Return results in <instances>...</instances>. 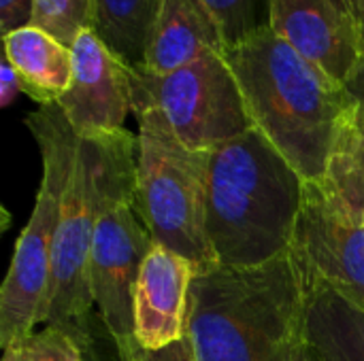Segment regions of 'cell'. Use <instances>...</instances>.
<instances>
[{"mask_svg":"<svg viewBox=\"0 0 364 361\" xmlns=\"http://www.w3.org/2000/svg\"><path fill=\"white\" fill-rule=\"evenodd\" d=\"M198 274L196 266L168 247L154 243L134 289V340L143 349H162L188 330L190 289Z\"/></svg>","mask_w":364,"mask_h":361,"instance_id":"7c38bea8","label":"cell"},{"mask_svg":"<svg viewBox=\"0 0 364 361\" xmlns=\"http://www.w3.org/2000/svg\"><path fill=\"white\" fill-rule=\"evenodd\" d=\"M158 111L175 136L194 151H211L254 128L239 81L222 51L192 64L151 74L132 68V113Z\"/></svg>","mask_w":364,"mask_h":361,"instance_id":"52a82bcc","label":"cell"},{"mask_svg":"<svg viewBox=\"0 0 364 361\" xmlns=\"http://www.w3.org/2000/svg\"><path fill=\"white\" fill-rule=\"evenodd\" d=\"M85 361H98V357H96V353H94V351L85 349Z\"/></svg>","mask_w":364,"mask_h":361,"instance_id":"d4e9b609","label":"cell"},{"mask_svg":"<svg viewBox=\"0 0 364 361\" xmlns=\"http://www.w3.org/2000/svg\"><path fill=\"white\" fill-rule=\"evenodd\" d=\"M34 0H0V30L2 36L32 26Z\"/></svg>","mask_w":364,"mask_h":361,"instance_id":"44dd1931","label":"cell"},{"mask_svg":"<svg viewBox=\"0 0 364 361\" xmlns=\"http://www.w3.org/2000/svg\"><path fill=\"white\" fill-rule=\"evenodd\" d=\"M350 2H352V6H356V4H360L363 0H350Z\"/></svg>","mask_w":364,"mask_h":361,"instance_id":"484cf974","label":"cell"},{"mask_svg":"<svg viewBox=\"0 0 364 361\" xmlns=\"http://www.w3.org/2000/svg\"><path fill=\"white\" fill-rule=\"evenodd\" d=\"M305 185L256 128L211 149L205 226L218 266L256 268L286 253Z\"/></svg>","mask_w":364,"mask_h":361,"instance_id":"7a4b0ae2","label":"cell"},{"mask_svg":"<svg viewBox=\"0 0 364 361\" xmlns=\"http://www.w3.org/2000/svg\"><path fill=\"white\" fill-rule=\"evenodd\" d=\"M215 15L226 51L241 45L250 36L271 28V4L273 0H203Z\"/></svg>","mask_w":364,"mask_h":361,"instance_id":"ac0fdd59","label":"cell"},{"mask_svg":"<svg viewBox=\"0 0 364 361\" xmlns=\"http://www.w3.org/2000/svg\"><path fill=\"white\" fill-rule=\"evenodd\" d=\"M164 0H94L92 32L130 68H141Z\"/></svg>","mask_w":364,"mask_h":361,"instance_id":"2e32d148","label":"cell"},{"mask_svg":"<svg viewBox=\"0 0 364 361\" xmlns=\"http://www.w3.org/2000/svg\"><path fill=\"white\" fill-rule=\"evenodd\" d=\"M247 113L307 181L324 177L339 128L356 104L348 87L305 60L271 28L226 51Z\"/></svg>","mask_w":364,"mask_h":361,"instance_id":"6da1fadb","label":"cell"},{"mask_svg":"<svg viewBox=\"0 0 364 361\" xmlns=\"http://www.w3.org/2000/svg\"><path fill=\"white\" fill-rule=\"evenodd\" d=\"M132 204L154 243L188 257L198 272L218 268L207 238V177L211 151L188 149L166 119L143 109Z\"/></svg>","mask_w":364,"mask_h":361,"instance_id":"5b68a950","label":"cell"},{"mask_svg":"<svg viewBox=\"0 0 364 361\" xmlns=\"http://www.w3.org/2000/svg\"><path fill=\"white\" fill-rule=\"evenodd\" d=\"M322 189L358 223L364 226V104L356 102L346 115L326 172Z\"/></svg>","mask_w":364,"mask_h":361,"instance_id":"9a60e30c","label":"cell"},{"mask_svg":"<svg viewBox=\"0 0 364 361\" xmlns=\"http://www.w3.org/2000/svg\"><path fill=\"white\" fill-rule=\"evenodd\" d=\"M58 106L77 136L124 130L132 113V68L92 30L73 43V79Z\"/></svg>","mask_w":364,"mask_h":361,"instance_id":"30bf717a","label":"cell"},{"mask_svg":"<svg viewBox=\"0 0 364 361\" xmlns=\"http://www.w3.org/2000/svg\"><path fill=\"white\" fill-rule=\"evenodd\" d=\"M85 336L68 328L45 326L2 349V361H85Z\"/></svg>","mask_w":364,"mask_h":361,"instance_id":"e0dca14e","label":"cell"},{"mask_svg":"<svg viewBox=\"0 0 364 361\" xmlns=\"http://www.w3.org/2000/svg\"><path fill=\"white\" fill-rule=\"evenodd\" d=\"M271 30L343 85L363 57L350 0H273Z\"/></svg>","mask_w":364,"mask_h":361,"instance_id":"8fae6325","label":"cell"},{"mask_svg":"<svg viewBox=\"0 0 364 361\" xmlns=\"http://www.w3.org/2000/svg\"><path fill=\"white\" fill-rule=\"evenodd\" d=\"M26 126L41 151L43 179L32 215L15 243L13 260L0 289L2 349L34 332L51 281L60 202L79 140L58 102L41 104L26 117Z\"/></svg>","mask_w":364,"mask_h":361,"instance_id":"8992f818","label":"cell"},{"mask_svg":"<svg viewBox=\"0 0 364 361\" xmlns=\"http://www.w3.org/2000/svg\"><path fill=\"white\" fill-rule=\"evenodd\" d=\"M346 87H348V91L354 96L356 102H363L364 104V57H360V62L356 64L354 72H352L350 79L346 81Z\"/></svg>","mask_w":364,"mask_h":361,"instance_id":"cb8c5ba5","label":"cell"},{"mask_svg":"<svg viewBox=\"0 0 364 361\" xmlns=\"http://www.w3.org/2000/svg\"><path fill=\"white\" fill-rule=\"evenodd\" d=\"M288 361H324L320 357V353L311 347V343L307 340L305 336V330L301 334V338L296 340V345L292 347L290 355H288Z\"/></svg>","mask_w":364,"mask_h":361,"instance_id":"603a6c76","label":"cell"},{"mask_svg":"<svg viewBox=\"0 0 364 361\" xmlns=\"http://www.w3.org/2000/svg\"><path fill=\"white\" fill-rule=\"evenodd\" d=\"M94 0H34L32 26L45 30L66 47H73L77 36L92 30Z\"/></svg>","mask_w":364,"mask_h":361,"instance_id":"d6986e66","label":"cell"},{"mask_svg":"<svg viewBox=\"0 0 364 361\" xmlns=\"http://www.w3.org/2000/svg\"><path fill=\"white\" fill-rule=\"evenodd\" d=\"M307 289L288 249L256 268H211L190 289L196 361H288L305 330Z\"/></svg>","mask_w":364,"mask_h":361,"instance_id":"3957f363","label":"cell"},{"mask_svg":"<svg viewBox=\"0 0 364 361\" xmlns=\"http://www.w3.org/2000/svg\"><path fill=\"white\" fill-rule=\"evenodd\" d=\"M290 251L303 274L364 315V226L352 219L320 183L305 198Z\"/></svg>","mask_w":364,"mask_h":361,"instance_id":"ba28073f","label":"cell"},{"mask_svg":"<svg viewBox=\"0 0 364 361\" xmlns=\"http://www.w3.org/2000/svg\"><path fill=\"white\" fill-rule=\"evenodd\" d=\"M209 51L226 53V40L207 4L203 0H164L141 68L151 74H168Z\"/></svg>","mask_w":364,"mask_h":361,"instance_id":"4fadbf2b","label":"cell"},{"mask_svg":"<svg viewBox=\"0 0 364 361\" xmlns=\"http://www.w3.org/2000/svg\"><path fill=\"white\" fill-rule=\"evenodd\" d=\"M2 40L4 57L17 70L23 94L38 106L58 102L73 79V47L36 26L15 30Z\"/></svg>","mask_w":364,"mask_h":361,"instance_id":"5bb4252c","label":"cell"},{"mask_svg":"<svg viewBox=\"0 0 364 361\" xmlns=\"http://www.w3.org/2000/svg\"><path fill=\"white\" fill-rule=\"evenodd\" d=\"M17 94H23V85H21V79L17 74V70L11 66V62L4 57L2 60V66H0V104L2 106H9Z\"/></svg>","mask_w":364,"mask_h":361,"instance_id":"7402d4cb","label":"cell"},{"mask_svg":"<svg viewBox=\"0 0 364 361\" xmlns=\"http://www.w3.org/2000/svg\"><path fill=\"white\" fill-rule=\"evenodd\" d=\"M139 138L124 130L79 136L53 243L51 281L36 326H62L87 338L83 323L94 306L90 255L102 215L132 200Z\"/></svg>","mask_w":364,"mask_h":361,"instance_id":"277c9868","label":"cell"},{"mask_svg":"<svg viewBox=\"0 0 364 361\" xmlns=\"http://www.w3.org/2000/svg\"><path fill=\"white\" fill-rule=\"evenodd\" d=\"M151 247L154 238L132 200L102 215L90 255V294L115 351L134 343V289Z\"/></svg>","mask_w":364,"mask_h":361,"instance_id":"9c48e42d","label":"cell"},{"mask_svg":"<svg viewBox=\"0 0 364 361\" xmlns=\"http://www.w3.org/2000/svg\"><path fill=\"white\" fill-rule=\"evenodd\" d=\"M117 361H196L192 353V345L186 338L162 347V349H143L136 340L124 349H117Z\"/></svg>","mask_w":364,"mask_h":361,"instance_id":"ffe728a7","label":"cell"}]
</instances>
